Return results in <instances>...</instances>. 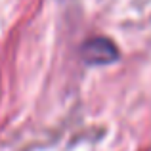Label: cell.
<instances>
[{"instance_id": "1", "label": "cell", "mask_w": 151, "mask_h": 151, "mask_svg": "<svg viewBox=\"0 0 151 151\" xmlns=\"http://www.w3.org/2000/svg\"><path fill=\"white\" fill-rule=\"evenodd\" d=\"M86 54H88L90 61L105 63V61H109V59H113L115 55H117V52H115L111 42L103 40V38H96V40H92L90 44H86Z\"/></svg>"}]
</instances>
